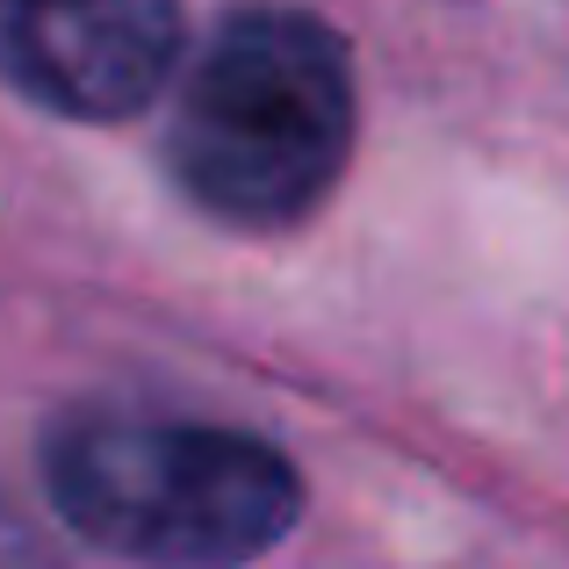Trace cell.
Here are the masks:
<instances>
[{
	"label": "cell",
	"mask_w": 569,
	"mask_h": 569,
	"mask_svg": "<svg viewBox=\"0 0 569 569\" xmlns=\"http://www.w3.org/2000/svg\"><path fill=\"white\" fill-rule=\"evenodd\" d=\"M167 152L217 223H303L353 159L347 43L303 8H238L188 66Z\"/></svg>",
	"instance_id": "6da1fadb"
},
{
	"label": "cell",
	"mask_w": 569,
	"mask_h": 569,
	"mask_svg": "<svg viewBox=\"0 0 569 569\" xmlns=\"http://www.w3.org/2000/svg\"><path fill=\"white\" fill-rule=\"evenodd\" d=\"M43 483L72 533L152 569H238L303 512L289 455L231 426L87 411L43 447Z\"/></svg>",
	"instance_id": "7a4b0ae2"
},
{
	"label": "cell",
	"mask_w": 569,
	"mask_h": 569,
	"mask_svg": "<svg viewBox=\"0 0 569 569\" xmlns=\"http://www.w3.org/2000/svg\"><path fill=\"white\" fill-rule=\"evenodd\" d=\"M181 0H0V80L37 109L116 123L167 87Z\"/></svg>",
	"instance_id": "3957f363"
}]
</instances>
